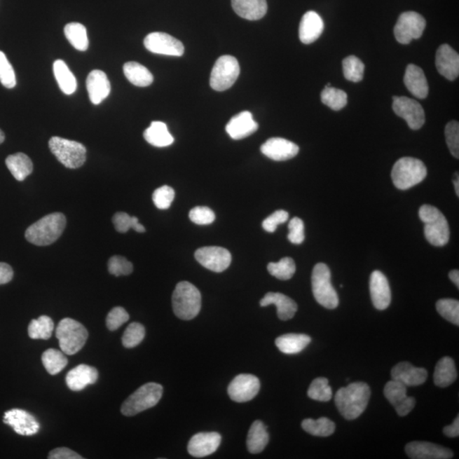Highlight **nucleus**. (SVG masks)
I'll list each match as a JSON object with an SVG mask.
<instances>
[{
  "instance_id": "obj_1",
  "label": "nucleus",
  "mask_w": 459,
  "mask_h": 459,
  "mask_svg": "<svg viewBox=\"0 0 459 459\" xmlns=\"http://www.w3.org/2000/svg\"><path fill=\"white\" fill-rule=\"evenodd\" d=\"M371 396L369 385L364 382H356L339 389L334 401L338 412L347 420H353L364 412Z\"/></svg>"
},
{
  "instance_id": "obj_2",
  "label": "nucleus",
  "mask_w": 459,
  "mask_h": 459,
  "mask_svg": "<svg viewBox=\"0 0 459 459\" xmlns=\"http://www.w3.org/2000/svg\"><path fill=\"white\" fill-rule=\"evenodd\" d=\"M67 225L65 215L53 213L46 215L26 231L27 241L37 246L52 245L61 237Z\"/></svg>"
},
{
  "instance_id": "obj_3",
  "label": "nucleus",
  "mask_w": 459,
  "mask_h": 459,
  "mask_svg": "<svg viewBox=\"0 0 459 459\" xmlns=\"http://www.w3.org/2000/svg\"><path fill=\"white\" fill-rule=\"evenodd\" d=\"M172 306L175 316L182 320H191L200 313L201 294L191 283L179 282L173 293Z\"/></svg>"
},
{
  "instance_id": "obj_4",
  "label": "nucleus",
  "mask_w": 459,
  "mask_h": 459,
  "mask_svg": "<svg viewBox=\"0 0 459 459\" xmlns=\"http://www.w3.org/2000/svg\"><path fill=\"white\" fill-rule=\"evenodd\" d=\"M419 218L424 222L425 238L430 245L442 247L449 242L448 219L436 207L422 206L419 210Z\"/></svg>"
},
{
  "instance_id": "obj_5",
  "label": "nucleus",
  "mask_w": 459,
  "mask_h": 459,
  "mask_svg": "<svg viewBox=\"0 0 459 459\" xmlns=\"http://www.w3.org/2000/svg\"><path fill=\"white\" fill-rule=\"evenodd\" d=\"M163 392L161 385L147 383L126 399L121 406V413L125 416L131 417L153 408L161 400Z\"/></svg>"
},
{
  "instance_id": "obj_6",
  "label": "nucleus",
  "mask_w": 459,
  "mask_h": 459,
  "mask_svg": "<svg viewBox=\"0 0 459 459\" xmlns=\"http://www.w3.org/2000/svg\"><path fill=\"white\" fill-rule=\"evenodd\" d=\"M427 177L425 163L414 158H402L395 163L391 177L400 190H408L424 181Z\"/></svg>"
},
{
  "instance_id": "obj_7",
  "label": "nucleus",
  "mask_w": 459,
  "mask_h": 459,
  "mask_svg": "<svg viewBox=\"0 0 459 459\" xmlns=\"http://www.w3.org/2000/svg\"><path fill=\"white\" fill-rule=\"evenodd\" d=\"M55 336L62 352L75 355L85 346L89 334L81 322L71 318H64L59 322Z\"/></svg>"
},
{
  "instance_id": "obj_8",
  "label": "nucleus",
  "mask_w": 459,
  "mask_h": 459,
  "mask_svg": "<svg viewBox=\"0 0 459 459\" xmlns=\"http://www.w3.org/2000/svg\"><path fill=\"white\" fill-rule=\"evenodd\" d=\"M313 292L318 304L333 310L338 306V295L331 282V271L323 263L315 266L311 277Z\"/></svg>"
},
{
  "instance_id": "obj_9",
  "label": "nucleus",
  "mask_w": 459,
  "mask_h": 459,
  "mask_svg": "<svg viewBox=\"0 0 459 459\" xmlns=\"http://www.w3.org/2000/svg\"><path fill=\"white\" fill-rule=\"evenodd\" d=\"M51 153L57 160L69 169H78L86 161V149L83 144L58 137L49 142Z\"/></svg>"
},
{
  "instance_id": "obj_10",
  "label": "nucleus",
  "mask_w": 459,
  "mask_h": 459,
  "mask_svg": "<svg viewBox=\"0 0 459 459\" xmlns=\"http://www.w3.org/2000/svg\"><path fill=\"white\" fill-rule=\"evenodd\" d=\"M240 74L238 60L231 55H223L215 62L210 75V86L217 91L230 89Z\"/></svg>"
},
{
  "instance_id": "obj_11",
  "label": "nucleus",
  "mask_w": 459,
  "mask_h": 459,
  "mask_svg": "<svg viewBox=\"0 0 459 459\" xmlns=\"http://www.w3.org/2000/svg\"><path fill=\"white\" fill-rule=\"evenodd\" d=\"M426 27V21L420 14L414 11L402 13L395 26L394 34L402 45H409L413 39L421 37Z\"/></svg>"
},
{
  "instance_id": "obj_12",
  "label": "nucleus",
  "mask_w": 459,
  "mask_h": 459,
  "mask_svg": "<svg viewBox=\"0 0 459 459\" xmlns=\"http://www.w3.org/2000/svg\"><path fill=\"white\" fill-rule=\"evenodd\" d=\"M392 109L395 114L408 123L410 129L417 130L425 125V111L415 100L406 97H394Z\"/></svg>"
},
{
  "instance_id": "obj_13",
  "label": "nucleus",
  "mask_w": 459,
  "mask_h": 459,
  "mask_svg": "<svg viewBox=\"0 0 459 459\" xmlns=\"http://www.w3.org/2000/svg\"><path fill=\"white\" fill-rule=\"evenodd\" d=\"M199 264L214 273H223L231 265V254L221 247H203L195 252Z\"/></svg>"
},
{
  "instance_id": "obj_14",
  "label": "nucleus",
  "mask_w": 459,
  "mask_h": 459,
  "mask_svg": "<svg viewBox=\"0 0 459 459\" xmlns=\"http://www.w3.org/2000/svg\"><path fill=\"white\" fill-rule=\"evenodd\" d=\"M144 46L151 53L171 57H181L185 51L181 41L170 34L159 32L147 35L144 41Z\"/></svg>"
},
{
  "instance_id": "obj_15",
  "label": "nucleus",
  "mask_w": 459,
  "mask_h": 459,
  "mask_svg": "<svg viewBox=\"0 0 459 459\" xmlns=\"http://www.w3.org/2000/svg\"><path fill=\"white\" fill-rule=\"evenodd\" d=\"M261 389L259 379L252 374H239L228 386V395L231 400L246 402L257 396Z\"/></svg>"
},
{
  "instance_id": "obj_16",
  "label": "nucleus",
  "mask_w": 459,
  "mask_h": 459,
  "mask_svg": "<svg viewBox=\"0 0 459 459\" xmlns=\"http://www.w3.org/2000/svg\"><path fill=\"white\" fill-rule=\"evenodd\" d=\"M406 388L408 387L402 383L392 379L387 383L384 389L385 397L401 417L408 415L416 405L415 399L406 395Z\"/></svg>"
},
{
  "instance_id": "obj_17",
  "label": "nucleus",
  "mask_w": 459,
  "mask_h": 459,
  "mask_svg": "<svg viewBox=\"0 0 459 459\" xmlns=\"http://www.w3.org/2000/svg\"><path fill=\"white\" fill-rule=\"evenodd\" d=\"M4 423L12 427L21 436L30 437L37 434L41 425L33 415L25 410L14 409L4 415Z\"/></svg>"
},
{
  "instance_id": "obj_18",
  "label": "nucleus",
  "mask_w": 459,
  "mask_h": 459,
  "mask_svg": "<svg viewBox=\"0 0 459 459\" xmlns=\"http://www.w3.org/2000/svg\"><path fill=\"white\" fill-rule=\"evenodd\" d=\"M221 442V436L217 432H201L191 437L187 450L191 456L203 458L217 452Z\"/></svg>"
},
{
  "instance_id": "obj_19",
  "label": "nucleus",
  "mask_w": 459,
  "mask_h": 459,
  "mask_svg": "<svg viewBox=\"0 0 459 459\" xmlns=\"http://www.w3.org/2000/svg\"><path fill=\"white\" fill-rule=\"evenodd\" d=\"M261 153L274 161H286L299 153V147L283 138H270L263 144Z\"/></svg>"
},
{
  "instance_id": "obj_20",
  "label": "nucleus",
  "mask_w": 459,
  "mask_h": 459,
  "mask_svg": "<svg viewBox=\"0 0 459 459\" xmlns=\"http://www.w3.org/2000/svg\"><path fill=\"white\" fill-rule=\"evenodd\" d=\"M406 453L413 459H449L452 451L444 446L426 441H413L406 446Z\"/></svg>"
},
{
  "instance_id": "obj_21",
  "label": "nucleus",
  "mask_w": 459,
  "mask_h": 459,
  "mask_svg": "<svg viewBox=\"0 0 459 459\" xmlns=\"http://www.w3.org/2000/svg\"><path fill=\"white\" fill-rule=\"evenodd\" d=\"M436 66L439 74L453 81L459 75V55L452 47L442 45L439 47L436 55Z\"/></svg>"
},
{
  "instance_id": "obj_22",
  "label": "nucleus",
  "mask_w": 459,
  "mask_h": 459,
  "mask_svg": "<svg viewBox=\"0 0 459 459\" xmlns=\"http://www.w3.org/2000/svg\"><path fill=\"white\" fill-rule=\"evenodd\" d=\"M370 294L375 308L383 310L388 308L391 302V292L388 279L379 270L371 274Z\"/></svg>"
},
{
  "instance_id": "obj_23",
  "label": "nucleus",
  "mask_w": 459,
  "mask_h": 459,
  "mask_svg": "<svg viewBox=\"0 0 459 459\" xmlns=\"http://www.w3.org/2000/svg\"><path fill=\"white\" fill-rule=\"evenodd\" d=\"M428 377V372L423 367H416L408 362L398 363L391 370L393 381L402 383L406 387L424 384Z\"/></svg>"
},
{
  "instance_id": "obj_24",
  "label": "nucleus",
  "mask_w": 459,
  "mask_h": 459,
  "mask_svg": "<svg viewBox=\"0 0 459 459\" xmlns=\"http://www.w3.org/2000/svg\"><path fill=\"white\" fill-rule=\"evenodd\" d=\"M88 94L90 102L94 105H99L109 97L111 92V83L104 71L94 70L88 75L86 81Z\"/></svg>"
},
{
  "instance_id": "obj_25",
  "label": "nucleus",
  "mask_w": 459,
  "mask_h": 459,
  "mask_svg": "<svg viewBox=\"0 0 459 459\" xmlns=\"http://www.w3.org/2000/svg\"><path fill=\"white\" fill-rule=\"evenodd\" d=\"M258 123L254 121L252 114L249 111L234 116L226 127L227 134L233 139H245L257 131Z\"/></svg>"
},
{
  "instance_id": "obj_26",
  "label": "nucleus",
  "mask_w": 459,
  "mask_h": 459,
  "mask_svg": "<svg viewBox=\"0 0 459 459\" xmlns=\"http://www.w3.org/2000/svg\"><path fill=\"white\" fill-rule=\"evenodd\" d=\"M324 29V23L317 12L310 11L303 15L299 24V39L305 45H310L317 41Z\"/></svg>"
},
{
  "instance_id": "obj_27",
  "label": "nucleus",
  "mask_w": 459,
  "mask_h": 459,
  "mask_svg": "<svg viewBox=\"0 0 459 459\" xmlns=\"http://www.w3.org/2000/svg\"><path fill=\"white\" fill-rule=\"evenodd\" d=\"M98 371L94 366L85 364L78 365L69 371L66 376L67 387L73 391H81L88 385H93L97 381Z\"/></svg>"
},
{
  "instance_id": "obj_28",
  "label": "nucleus",
  "mask_w": 459,
  "mask_h": 459,
  "mask_svg": "<svg viewBox=\"0 0 459 459\" xmlns=\"http://www.w3.org/2000/svg\"><path fill=\"white\" fill-rule=\"evenodd\" d=\"M262 307L274 305L278 309V316L282 321H287L294 317L298 306L292 299L281 293H267L259 302Z\"/></svg>"
},
{
  "instance_id": "obj_29",
  "label": "nucleus",
  "mask_w": 459,
  "mask_h": 459,
  "mask_svg": "<svg viewBox=\"0 0 459 459\" xmlns=\"http://www.w3.org/2000/svg\"><path fill=\"white\" fill-rule=\"evenodd\" d=\"M404 83L411 94L418 99H425L429 94L428 82L424 71L414 64L406 67Z\"/></svg>"
},
{
  "instance_id": "obj_30",
  "label": "nucleus",
  "mask_w": 459,
  "mask_h": 459,
  "mask_svg": "<svg viewBox=\"0 0 459 459\" xmlns=\"http://www.w3.org/2000/svg\"><path fill=\"white\" fill-rule=\"evenodd\" d=\"M231 6L239 17L249 21L264 18L268 10L266 0H231Z\"/></svg>"
},
{
  "instance_id": "obj_31",
  "label": "nucleus",
  "mask_w": 459,
  "mask_h": 459,
  "mask_svg": "<svg viewBox=\"0 0 459 459\" xmlns=\"http://www.w3.org/2000/svg\"><path fill=\"white\" fill-rule=\"evenodd\" d=\"M310 342L311 338L308 335L287 334L275 339V345L282 353L294 355L304 350Z\"/></svg>"
},
{
  "instance_id": "obj_32",
  "label": "nucleus",
  "mask_w": 459,
  "mask_h": 459,
  "mask_svg": "<svg viewBox=\"0 0 459 459\" xmlns=\"http://www.w3.org/2000/svg\"><path fill=\"white\" fill-rule=\"evenodd\" d=\"M269 434L267 427L261 420L253 423L249 430L247 438V448L253 454L261 453L269 442Z\"/></svg>"
},
{
  "instance_id": "obj_33",
  "label": "nucleus",
  "mask_w": 459,
  "mask_h": 459,
  "mask_svg": "<svg viewBox=\"0 0 459 459\" xmlns=\"http://www.w3.org/2000/svg\"><path fill=\"white\" fill-rule=\"evenodd\" d=\"M8 170L18 181H23L33 173L34 165L29 156L18 153L10 155L6 160Z\"/></svg>"
},
{
  "instance_id": "obj_34",
  "label": "nucleus",
  "mask_w": 459,
  "mask_h": 459,
  "mask_svg": "<svg viewBox=\"0 0 459 459\" xmlns=\"http://www.w3.org/2000/svg\"><path fill=\"white\" fill-rule=\"evenodd\" d=\"M144 138L156 147H166L172 145L174 137L167 130V125L165 123L160 121H154L151 123L149 128L144 132Z\"/></svg>"
},
{
  "instance_id": "obj_35",
  "label": "nucleus",
  "mask_w": 459,
  "mask_h": 459,
  "mask_svg": "<svg viewBox=\"0 0 459 459\" xmlns=\"http://www.w3.org/2000/svg\"><path fill=\"white\" fill-rule=\"evenodd\" d=\"M458 377L456 366L452 358L446 357L438 362L434 374V385L446 388L454 383Z\"/></svg>"
},
{
  "instance_id": "obj_36",
  "label": "nucleus",
  "mask_w": 459,
  "mask_h": 459,
  "mask_svg": "<svg viewBox=\"0 0 459 459\" xmlns=\"http://www.w3.org/2000/svg\"><path fill=\"white\" fill-rule=\"evenodd\" d=\"M123 73L132 85L138 87L149 86L153 82V75L146 67L138 62H127L123 66Z\"/></svg>"
},
{
  "instance_id": "obj_37",
  "label": "nucleus",
  "mask_w": 459,
  "mask_h": 459,
  "mask_svg": "<svg viewBox=\"0 0 459 459\" xmlns=\"http://www.w3.org/2000/svg\"><path fill=\"white\" fill-rule=\"evenodd\" d=\"M53 71L60 89L65 95H73L77 90V79L67 64L62 60H57L54 62Z\"/></svg>"
},
{
  "instance_id": "obj_38",
  "label": "nucleus",
  "mask_w": 459,
  "mask_h": 459,
  "mask_svg": "<svg viewBox=\"0 0 459 459\" xmlns=\"http://www.w3.org/2000/svg\"><path fill=\"white\" fill-rule=\"evenodd\" d=\"M64 34L67 41L76 50L85 51L89 48L86 27L83 24L78 22L67 24L64 29Z\"/></svg>"
},
{
  "instance_id": "obj_39",
  "label": "nucleus",
  "mask_w": 459,
  "mask_h": 459,
  "mask_svg": "<svg viewBox=\"0 0 459 459\" xmlns=\"http://www.w3.org/2000/svg\"><path fill=\"white\" fill-rule=\"evenodd\" d=\"M302 428L306 432L314 437H327L333 434L335 431V425L332 420L327 418L317 419L306 418L302 422Z\"/></svg>"
},
{
  "instance_id": "obj_40",
  "label": "nucleus",
  "mask_w": 459,
  "mask_h": 459,
  "mask_svg": "<svg viewBox=\"0 0 459 459\" xmlns=\"http://www.w3.org/2000/svg\"><path fill=\"white\" fill-rule=\"evenodd\" d=\"M42 362L48 373L51 375L58 374L67 365L65 353L55 349H49L43 353Z\"/></svg>"
},
{
  "instance_id": "obj_41",
  "label": "nucleus",
  "mask_w": 459,
  "mask_h": 459,
  "mask_svg": "<svg viewBox=\"0 0 459 459\" xmlns=\"http://www.w3.org/2000/svg\"><path fill=\"white\" fill-rule=\"evenodd\" d=\"M54 322L47 316L34 319L29 326V335L33 339H49L54 331Z\"/></svg>"
},
{
  "instance_id": "obj_42",
  "label": "nucleus",
  "mask_w": 459,
  "mask_h": 459,
  "mask_svg": "<svg viewBox=\"0 0 459 459\" xmlns=\"http://www.w3.org/2000/svg\"><path fill=\"white\" fill-rule=\"evenodd\" d=\"M322 102L334 111H339L347 105L348 97L344 90L325 87L321 94Z\"/></svg>"
},
{
  "instance_id": "obj_43",
  "label": "nucleus",
  "mask_w": 459,
  "mask_h": 459,
  "mask_svg": "<svg viewBox=\"0 0 459 459\" xmlns=\"http://www.w3.org/2000/svg\"><path fill=\"white\" fill-rule=\"evenodd\" d=\"M269 273L279 280H289L296 271V266L293 259L282 258L280 261L269 263L267 266Z\"/></svg>"
},
{
  "instance_id": "obj_44",
  "label": "nucleus",
  "mask_w": 459,
  "mask_h": 459,
  "mask_svg": "<svg viewBox=\"0 0 459 459\" xmlns=\"http://www.w3.org/2000/svg\"><path fill=\"white\" fill-rule=\"evenodd\" d=\"M364 70V63L354 55H350L343 61V71L347 81L355 83L362 81Z\"/></svg>"
},
{
  "instance_id": "obj_45",
  "label": "nucleus",
  "mask_w": 459,
  "mask_h": 459,
  "mask_svg": "<svg viewBox=\"0 0 459 459\" xmlns=\"http://www.w3.org/2000/svg\"><path fill=\"white\" fill-rule=\"evenodd\" d=\"M308 397L313 400L318 402H329L333 397L332 388L329 385V379L326 378H317L311 383L308 392Z\"/></svg>"
},
{
  "instance_id": "obj_46",
  "label": "nucleus",
  "mask_w": 459,
  "mask_h": 459,
  "mask_svg": "<svg viewBox=\"0 0 459 459\" xmlns=\"http://www.w3.org/2000/svg\"><path fill=\"white\" fill-rule=\"evenodd\" d=\"M115 229L121 233H125L132 228L137 233H145L146 228L139 222L137 217H130L129 214L123 212H118L114 214L113 218Z\"/></svg>"
},
{
  "instance_id": "obj_47",
  "label": "nucleus",
  "mask_w": 459,
  "mask_h": 459,
  "mask_svg": "<svg viewBox=\"0 0 459 459\" xmlns=\"http://www.w3.org/2000/svg\"><path fill=\"white\" fill-rule=\"evenodd\" d=\"M145 327L141 323H130L123 335V345L126 348H135V347L141 344L144 338H145Z\"/></svg>"
},
{
  "instance_id": "obj_48",
  "label": "nucleus",
  "mask_w": 459,
  "mask_h": 459,
  "mask_svg": "<svg viewBox=\"0 0 459 459\" xmlns=\"http://www.w3.org/2000/svg\"><path fill=\"white\" fill-rule=\"evenodd\" d=\"M439 314L446 321L459 325V302L456 299H443L437 303Z\"/></svg>"
},
{
  "instance_id": "obj_49",
  "label": "nucleus",
  "mask_w": 459,
  "mask_h": 459,
  "mask_svg": "<svg viewBox=\"0 0 459 459\" xmlns=\"http://www.w3.org/2000/svg\"><path fill=\"white\" fill-rule=\"evenodd\" d=\"M0 82L7 89H12L17 85L13 67L11 66L6 54L2 51H0Z\"/></svg>"
},
{
  "instance_id": "obj_50",
  "label": "nucleus",
  "mask_w": 459,
  "mask_h": 459,
  "mask_svg": "<svg viewBox=\"0 0 459 459\" xmlns=\"http://www.w3.org/2000/svg\"><path fill=\"white\" fill-rule=\"evenodd\" d=\"M174 196L172 187L163 186L155 190L153 194V201L158 210H167L173 203Z\"/></svg>"
},
{
  "instance_id": "obj_51",
  "label": "nucleus",
  "mask_w": 459,
  "mask_h": 459,
  "mask_svg": "<svg viewBox=\"0 0 459 459\" xmlns=\"http://www.w3.org/2000/svg\"><path fill=\"white\" fill-rule=\"evenodd\" d=\"M132 263L128 261L127 259L123 256L111 257L109 261V270L110 274L116 275V277H121V275H128L133 273Z\"/></svg>"
},
{
  "instance_id": "obj_52",
  "label": "nucleus",
  "mask_w": 459,
  "mask_h": 459,
  "mask_svg": "<svg viewBox=\"0 0 459 459\" xmlns=\"http://www.w3.org/2000/svg\"><path fill=\"white\" fill-rule=\"evenodd\" d=\"M446 142L453 157L459 158V123L451 121L445 129Z\"/></svg>"
},
{
  "instance_id": "obj_53",
  "label": "nucleus",
  "mask_w": 459,
  "mask_h": 459,
  "mask_svg": "<svg viewBox=\"0 0 459 459\" xmlns=\"http://www.w3.org/2000/svg\"><path fill=\"white\" fill-rule=\"evenodd\" d=\"M130 315L123 307H114L111 310L107 317V327L110 331H115L119 329L123 324L129 321Z\"/></svg>"
},
{
  "instance_id": "obj_54",
  "label": "nucleus",
  "mask_w": 459,
  "mask_h": 459,
  "mask_svg": "<svg viewBox=\"0 0 459 459\" xmlns=\"http://www.w3.org/2000/svg\"><path fill=\"white\" fill-rule=\"evenodd\" d=\"M189 218L195 224L210 225L214 221L215 214L210 207L199 206L190 211Z\"/></svg>"
},
{
  "instance_id": "obj_55",
  "label": "nucleus",
  "mask_w": 459,
  "mask_h": 459,
  "mask_svg": "<svg viewBox=\"0 0 459 459\" xmlns=\"http://www.w3.org/2000/svg\"><path fill=\"white\" fill-rule=\"evenodd\" d=\"M289 240L294 245H301L305 241V225L301 219L294 217L289 224Z\"/></svg>"
},
{
  "instance_id": "obj_56",
  "label": "nucleus",
  "mask_w": 459,
  "mask_h": 459,
  "mask_svg": "<svg viewBox=\"0 0 459 459\" xmlns=\"http://www.w3.org/2000/svg\"><path fill=\"white\" fill-rule=\"evenodd\" d=\"M289 219V213L286 212L285 210H278L275 211L273 214H270L269 217H267L264 221L262 223L263 228L267 231V233H273L275 230H277L279 225L283 224Z\"/></svg>"
},
{
  "instance_id": "obj_57",
  "label": "nucleus",
  "mask_w": 459,
  "mask_h": 459,
  "mask_svg": "<svg viewBox=\"0 0 459 459\" xmlns=\"http://www.w3.org/2000/svg\"><path fill=\"white\" fill-rule=\"evenodd\" d=\"M48 458L50 459H82L81 455L74 451L67 448H59L52 450Z\"/></svg>"
},
{
  "instance_id": "obj_58",
  "label": "nucleus",
  "mask_w": 459,
  "mask_h": 459,
  "mask_svg": "<svg viewBox=\"0 0 459 459\" xmlns=\"http://www.w3.org/2000/svg\"><path fill=\"white\" fill-rule=\"evenodd\" d=\"M14 273L10 265L0 262V285H6L13 278Z\"/></svg>"
},
{
  "instance_id": "obj_59",
  "label": "nucleus",
  "mask_w": 459,
  "mask_h": 459,
  "mask_svg": "<svg viewBox=\"0 0 459 459\" xmlns=\"http://www.w3.org/2000/svg\"><path fill=\"white\" fill-rule=\"evenodd\" d=\"M445 436L451 438L458 437L459 436V417L455 418L453 424L446 426L443 430Z\"/></svg>"
},
{
  "instance_id": "obj_60",
  "label": "nucleus",
  "mask_w": 459,
  "mask_h": 459,
  "mask_svg": "<svg viewBox=\"0 0 459 459\" xmlns=\"http://www.w3.org/2000/svg\"><path fill=\"white\" fill-rule=\"evenodd\" d=\"M449 278L455 285L457 286L458 289L459 287V271L458 270H453L449 273Z\"/></svg>"
},
{
  "instance_id": "obj_61",
  "label": "nucleus",
  "mask_w": 459,
  "mask_h": 459,
  "mask_svg": "<svg viewBox=\"0 0 459 459\" xmlns=\"http://www.w3.org/2000/svg\"><path fill=\"white\" fill-rule=\"evenodd\" d=\"M456 177H455V179L453 181L454 184V187H455V193H456L458 197L459 196V179H458V174L457 173Z\"/></svg>"
},
{
  "instance_id": "obj_62",
  "label": "nucleus",
  "mask_w": 459,
  "mask_h": 459,
  "mask_svg": "<svg viewBox=\"0 0 459 459\" xmlns=\"http://www.w3.org/2000/svg\"><path fill=\"white\" fill-rule=\"evenodd\" d=\"M4 141H5V134L0 130V144H2Z\"/></svg>"
},
{
  "instance_id": "obj_63",
  "label": "nucleus",
  "mask_w": 459,
  "mask_h": 459,
  "mask_svg": "<svg viewBox=\"0 0 459 459\" xmlns=\"http://www.w3.org/2000/svg\"><path fill=\"white\" fill-rule=\"evenodd\" d=\"M325 87H331V83H327V85Z\"/></svg>"
}]
</instances>
